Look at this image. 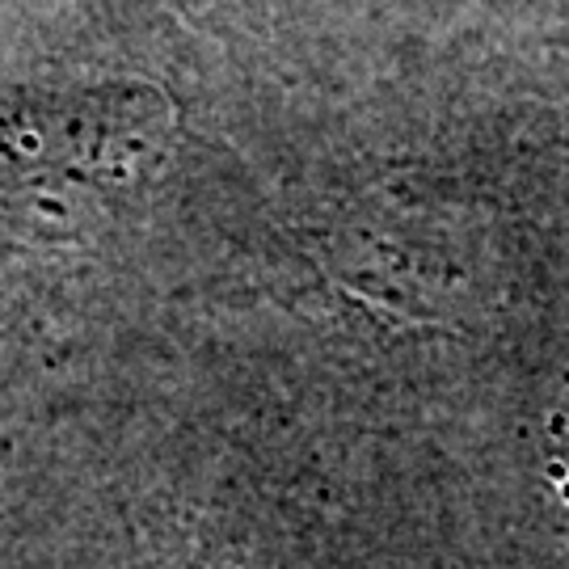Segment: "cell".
<instances>
[{"label":"cell","instance_id":"obj_2","mask_svg":"<svg viewBox=\"0 0 569 569\" xmlns=\"http://www.w3.org/2000/svg\"><path fill=\"white\" fill-rule=\"evenodd\" d=\"M566 443H569V435H566ZM566 451H569V448H566Z\"/></svg>","mask_w":569,"mask_h":569},{"label":"cell","instance_id":"obj_1","mask_svg":"<svg viewBox=\"0 0 569 569\" xmlns=\"http://www.w3.org/2000/svg\"><path fill=\"white\" fill-rule=\"evenodd\" d=\"M169 102L143 84L34 98L0 119V224L72 232L140 190L169 143Z\"/></svg>","mask_w":569,"mask_h":569}]
</instances>
